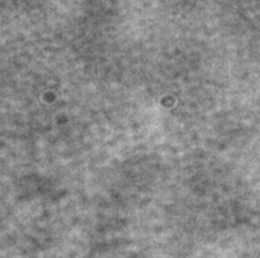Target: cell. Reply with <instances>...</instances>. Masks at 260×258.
<instances>
[]
</instances>
